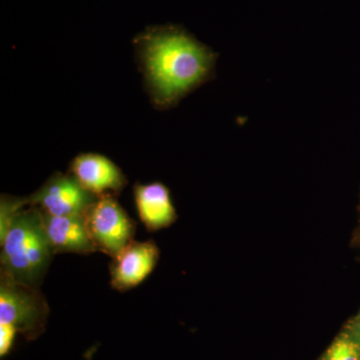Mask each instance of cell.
I'll list each match as a JSON object with an SVG mask.
<instances>
[{
	"mask_svg": "<svg viewBox=\"0 0 360 360\" xmlns=\"http://www.w3.org/2000/svg\"><path fill=\"white\" fill-rule=\"evenodd\" d=\"M134 44L149 98L158 110L174 108L214 75L219 56L182 26H149Z\"/></svg>",
	"mask_w": 360,
	"mask_h": 360,
	"instance_id": "1",
	"label": "cell"
},
{
	"mask_svg": "<svg viewBox=\"0 0 360 360\" xmlns=\"http://www.w3.org/2000/svg\"><path fill=\"white\" fill-rule=\"evenodd\" d=\"M0 243V274L16 283L39 288L54 257L41 210L28 205L16 213Z\"/></svg>",
	"mask_w": 360,
	"mask_h": 360,
	"instance_id": "2",
	"label": "cell"
},
{
	"mask_svg": "<svg viewBox=\"0 0 360 360\" xmlns=\"http://www.w3.org/2000/svg\"><path fill=\"white\" fill-rule=\"evenodd\" d=\"M49 303L39 288L16 283L0 274V322L11 324L25 340H35L45 331Z\"/></svg>",
	"mask_w": 360,
	"mask_h": 360,
	"instance_id": "3",
	"label": "cell"
},
{
	"mask_svg": "<svg viewBox=\"0 0 360 360\" xmlns=\"http://www.w3.org/2000/svg\"><path fill=\"white\" fill-rule=\"evenodd\" d=\"M84 219L96 251L111 258L134 240L136 224L116 200L115 194L99 196L84 213Z\"/></svg>",
	"mask_w": 360,
	"mask_h": 360,
	"instance_id": "4",
	"label": "cell"
},
{
	"mask_svg": "<svg viewBox=\"0 0 360 360\" xmlns=\"http://www.w3.org/2000/svg\"><path fill=\"white\" fill-rule=\"evenodd\" d=\"M98 198L86 191L72 174H56L26 198V203L54 217L84 215Z\"/></svg>",
	"mask_w": 360,
	"mask_h": 360,
	"instance_id": "5",
	"label": "cell"
},
{
	"mask_svg": "<svg viewBox=\"0 0 360 360\" xmlns=\"http://www.w3.org/2000/svg\"><path fill=\"white\" fill-rule=\"evenodd\" d=\"M160 258V250L153 240H132L110 265L113 290L127 291L141 283L151 274Z\"/></svg>",
	"mask_w": 360,
	"mask_h": 360,
	"instance_id": "6",
	"label": "cell"
},
{
	"mask_svg": "<svg viewBox=\"0 0 360 360\" xmlns=\"http://www.w3.org/2000/svg\"><path fill=\"white\" fill-rule=\"evenodd\" d=\"M70 174L89 193L96 196L120 194L127 184V176L110 158L97 153H82L70 163Z\"/></svg>",
	"mask_w": 360,
	"mask_h": 360,
	"instance_id": "7",
	"label": "cell"
},
{
	"mask_svg": "<svg viewBox=\"0 0 360 360\" xmlns=\"http://www.w3.org/2000/svg\"><path fill=\"white\" fill-rule=\"evenodd\" d=\"M42 222L53 255L77 253L89 255L96 252V246L87 232L84 215L54 217L42 212Z\"/></svg>",
	"mask_w": 360,
	"mask_h": 360,
	"instance_id": "8",
	"label": "cell"
},
{
	"mask_svg": "<svg viewBox=\"0 0 360 360\" xmlns=\"http://www.w3.org/2000/svg\"><path fill=\"white\" fill-rule=\"evenodd\" d=\"M134 198L139 217L148 231H160L176 221L169 191L160 182L135 184Z\"/></svg>",
	"mask_w": 360,
	"mask_h": 360,
	"instance_id": "9",
	"label": "cell"
},
{
	"mask_svg": "<svg viewBox=\"0 0 360 360\" xmlns=\"http://www.w3.org/2000/svg\"><path fill=\"white\" fill-rule=\"evenodd\" d=\"M316 360H360V338L343 324L330 345Z\"/></svg>",
	"mask_w": 360,
	"mask_h": 360,
	"instance_id": "10",
	"label": "cell"
},
{
	"mask_svg": "<svg viewBox=\"0 0 360 360\" xmlns=\"http://www.w3.org/2000/svg\"><path fill=\"white\" fill-rule=\"evenodd\" d=\"M27 205L26 198L1 195V201H0V243L6 238L16 213L20 212Z\"/></svg>",
	"mask_w": 360,
	"mask_h": 360,
	"instance_id": "11",
	"label": "cell"
},
{
	"mask_svg": "<svg viewBox=\"0 0 360 360\" xmlns=\"http://www.w3.org/2000/svg\"><path fill=\"white\" fill-rule=\"evenodd\" d=\"M16 333L18 331L11 324L0 322V356L4 357L9 354L13 347Z\"/></svg>",
	"mask_w": 360,
	"mask_h": 360,
	"instance_id": "12",
	"label": "cell"
},
{
	"mask_svg": "<svg viewBox=\"0 0 360 360\" xmlns=\"http://www.w3.org/2000/svg\"><path fill=\"white\" fill-rule=\"evenodd\" d=\"M350 245L359 253L360 257V193L359 205H357L356 224H355L354 231H352V238H350Z\"/></svg>",
	"mask_w": 360,
	"mask_h": 360,
	"instance_id": "13",
	"label": "cell"
},
{
	"mask_svg": "<svg viewBox=\"0 0 360 360\" xmlns=\"http://www.w3.org/2000/svg\"><path fill=\"white\" fill-rule=\"evenodd\" d=\"M345 324L352 329L355 335L360 338V309L359 311H357V314L350 317Z\"/></svg>",
	"mask_w": 360,
	"mask_h": 360,
	"instance_id": "14",
	"label": "cell"
}]
</instances>
